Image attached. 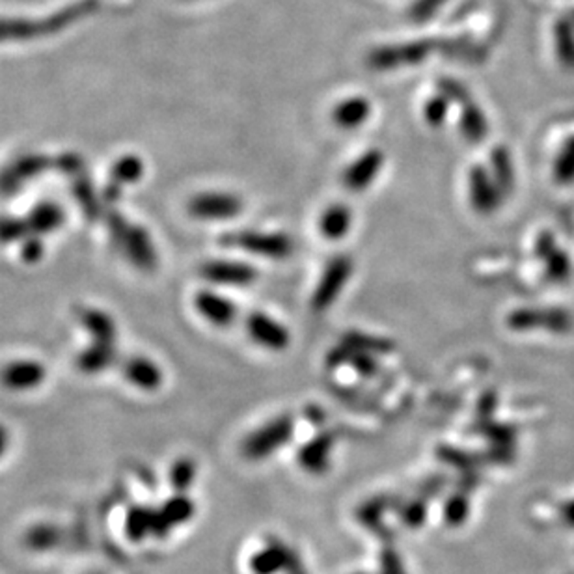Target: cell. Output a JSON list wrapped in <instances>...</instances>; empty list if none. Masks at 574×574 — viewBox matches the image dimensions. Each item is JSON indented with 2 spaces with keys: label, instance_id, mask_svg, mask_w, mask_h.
I'll return each instance as SVG.
<instances>
[{
  "label": "cell",
  "instance_id": "2",
  "mask_svg": "<svg viewBox=\"0 0 574 574\" xmlns=\"http://www.w3.org/2000/svg\"><path fill=\"white\" fill-rule=\"evenodd\" d=\"M295 433V421L292 416H278L267 421L263 427L256 429L247 437L241 446V452L250 461H261L276 453L282 446L292 441Z\"/></svg>",
  "mask_w": 574,
  "mask_h": 574
},
{
  "label": "cell",
  "instance_id": "12",
  "mask_svg": "<svg viewBox=\"0 0 574 574\" xmlns=\"http://www.w3.org/2000/svg\"><path fill=\"white\" fill-rule=\"evenodd\" d=\"M195 306L204 319L217 326H228L237 317V306L215 292H200L195 297Z\"/></svg>",
  "mask_w": 574,
  "mask_h": 574
},
{
  "label": "cell",
  "instance_id": "23",
  "mask_svg": "<svg viewBox=\"0 0 574 574\" xmlns=\"http://www.w3.org/2000/svg\"><path fill=\"white\" fill-rule=\"evenodd\" d=\"M554 179L561 185L574 181V136H570L554 161Z\"/></svg>",
  "mask_w": 574,
  "mask_h": 574
},
{
  "label": "cell",
  "instance_id": "35",
  "mask_svg": "<svg viewBox=\"0 0 574 574\" xmlns=\"http://www.w3.org/2000/svg\"><path fill=\"white\" fill-rule=\"evenodd\" d=\"M494 405H496V396L491 392V394L484 396V399H482V403H480V412H482L485 418H489V416L493 414V410H494Z\"/></svg>",
  "mask_w": 574,
  "mask_h": 574
},
{
  "label": "cell",
  "instance_id": "40",
  "mask_svg": "<svg viewBox=\"0 0 574 574\" xmlns=\"http://www.w3.org/2000/svg\"><path fill=\"white\" fill-rule=\"evenodd\" d=\"M569 17H570V21H572V23H574V10H572V12H570V16H569Z\"/></svg>",
  "mask_w": 574,
  "mask_h": 574
},
{
  "label": "cell",
  "instance_id": "18",
  "mask_svg": "<svg viewBox=\"0 0 574 574\" xmlns=\"http://www.w3.org/2000/svg\"><path fill=\"white\" fill-rule=\"evenodd\" d=\"M23 541L32 552L55 550L62 541V528L51 522H39L30 526L23 536Z\"/></svg>",
  "mask_w": 574,
  "mask_h": 574
},
{
  "label": "cell",
  "instance_id": "7",
  "mask_svg": "<svg viewBox=\"0 0 574 574\" xmlns=\"http://www.w3.org/2000/svg\"><path fill=\"white\" fill-rule=\"evenodd\" d=\"M468 186H470V204L480 215H491L502 206L504 193L485 166L475 165L470 170Z\"/></svg>",
  "mask_w": 574,
  "mask_h": 574
},
{
  "label": "cell",
  "instance_id": "31",
  "mask_svg": "<svg viewBox=\"0 0 574 574\" xmlns=\"http://www.w3.org/2000/svg\"><path fill=\"white\" fill-rule=\"evenodd\" d=\"M439 90L442 95H446V98L452 101V103H457V105H464L468 103L472 98H470V91L455 79H441L439 80Z\"/></svg>",
  "mask_w": 574,
  "mask_h": 574
},
{
  "label": "cell",
  "instance_id": "10",
  "mask_svg": "<svg viewBox=\"0 0 574 574\" xmlns=\"http://www.w3.org/2000/svg\"><path fill=\"white\" fill-rule=\"evenodd\" d=\"M382 166H385V154L380 150H367L344 172L345 188L353 190V193H362V190L371 186Z\"/></svg>",
  "mask_w": 574,
  "mask_h": 574
},
{
  "label": "cell",
  "instance_id": "36",
  "mask_svg": "<svg viewBox=\"0 0 574 574\" xmlns=\"http://www.w3.org/2000/svg\"><path fill=\"white\" fill-rule=\"evenodd\" d=\"M285 572L287 574H308L306 567L303 565V561H301V558L297 554L293 556V559H292V563H290V567H287Z\"/></svg>",
  "mask_w": 574,
  "mask_h": 574
},
{
  "label": "cell",
  "instance_id": "5",
  "mask_svg": "<svg viewBox=\"0 0 574 574\" xmlns=\"http://www.w3.org/2000/svg\"><path fill=\"white\" fill-rule=\"evenodd\" d=\"M507 324L516 332L545 328L554 334H565L572 330L574 319L561 308H520L507 315Z\"/></svg>",
  "mask_w": 574,
  "mask_h": 574
},
{
  "label": "cell",
  "instance_id": "16",
  "mask_svg": "<svg viewBox=\"0 0 574 574\" xmlns=\"http://www.w3.org/2000/svg\"><path fill=\"white\" fill-rule=\"evenodd\" d=\"M351 226H353V211L344 204L328 206L319 218V231L323 237L330 239V241L344 239L351 231Z\"/></svg>",
  "mask_w": 574,
  "mask_h": 574
},
{
  "label": "cell",
  "instance_id": "13",
  "mask_svg": "<svg viewBox=\"0 0 574 574\" xmlns=\"http://www.w3.org/2000/svg\"><path fill=\"white\" fill-rule=\"evenodd\" d=\"M295 552L287 548L278 539H271L263 550L254 554L250 559V567L254 574H276L280 570H287Z\"/></svg>",
  "mask_w": 574,
  "mask_h": 574
},
{
  "label": "cell",
  "instance_id": "22",
  "mask_svg": "<svg viewBox=\"0 0 574 574\" xmlns=\"http://www.w3.org/2000/svg\"><path fill=\"white\" fill-rule=\"evenodd\" d=\"M394 502L388 496H377L373 500H369L367 504H364L358 511V520L366 526V528L373 530V532H380L382 534V515L388 511V507Z\"/></svg>",
  "mask_w": 574,
  "mask_h": 574
},
{
  "label": "cell",
  "instance_id": "21",
  "mask_svg": "<svg viewBox=\"0 0 574 574\" xmlns=\"http://www.w3.org/2000/svg\"><path fill=\"white\" fill-rule=\"evenodd\" d=\"M491 175L494 177L496 185L500 186V190L505 195L513 193L515 188V166H513V159L507 148L504 146H496L491 154Z\"/></svg>",
  "mask_w": 574,
  "mask_h": 574
},
{
  "label": "cell",
  "instance_id": "27",
  "mask_svg": "<svg viewBox=\"0 0 574 574\" xmlns=\"http://www.w3.org/2000/svg\"><path fill=\"white\" fill-rule=\"evenodd\" d=\"M450 100L446 98V95L439 93L435 95L433 100H429L425 103V109H423V116H425V122L430 125V127H441L446 118H448V112H450Z\"/></svg>",
  "mask_w": 574,
  "mask_h": 574
},
{
  "label": "cell",
  "instance_id": "4",
  "mask_svg": "<svg viewBox=\"0 0 574 574\" xmlns=\"http://www.w3.org/2000/svg\"><path fill=\"white\" fill-rule=\"evenodd\" d=\"M224 245L241 249L254 256L267 260H285L293 254V241L283 233H260V231H239L226 235Z\"/></svg>",
  "mask_w": 574,
  "mask_h": 574
},
{
  "label": "cell",
  "instance_id": "17",
  "mask_svg": "<svg viewBox=\"0 0 574 574\" xmlns=\"http://www.w3.org/2000/svg\"><path fill=\"white\" fill-rule=\"evenodd\" d=\"M459 129L462 136L472 144L482 142L489 133V122L484 109L477 103H473L472 100L461 107Z\"/></svg>",
  "mask_w": 574,
  "mask_h": 574
},
{
  "label": "cell",
  "instance_id": "34",
  "mask_svg": "<svg viewBox=\"0 0 574 574\" xmlns=\"http://www.w3.org/2000/svg\"><path fill=\"white\" fill-rule=\"evenodd\" d=\"M439 455H441L442 461H446V462H450V464H453V466H459V468H472V466L475 464L473 457L464 455V453L459 452V450L442 448V450L439 452Z\"/></svg>",
  "mask_w": 574,
  "mask_h": 574
},
{
  "label": "cell",
  "instance_id": "29",
  "mask_svg": "<svg viewBox=\"0 0 574 574\" xmlns=\"http://www.w3.org/2000/svg\"><path fill=\"white\" fill-rule=\"evenodd\" d=\"M446 3L448 0H414L409 10V17L414 23H427L444 8Z\"/></svg>",
  "mask_w": 574,
  "mask_h": 574
},
{
  "label": "cell",
  "instance_id": "9",
  "mask_svg": "<svg viewBox=\"0 0 574 574\" xmlns=\"http://www.w3.org/2000/svg\"><path fill=\"white\" fill-rule=\"evenodd\" d=\"M247 332L258 345L269 351L280 353L292 344L290 330L263 312H252L247 317Z\"/></svg>",
  "mask_w": 574,
  "mask_h": 574
},
{
  "label": "cell",
  "instance_id": "38",
  "mask_svg": "<svg viewBox=\"0 0 574 574\" xmlns=\"http://www.w3.org/2000/svg\"><path fill=\"white\" fill-rule=\"evenodd\" d=\"M8 452V437H5L3 430H0V459H3Z\"/></svg>",
  "mask_w": 574,
  "mask_h": 574
},
{
  "label": "cell",
  "instance_id": "39",
  "mask_svg": "<svg viewBox=\"0 0 574 574\" xmlns=\"http://www.w3.org/2000/svg\"><path fill=\"white\" fill-rule=\"evenodd\" d=\"M80 574H111V572L105 569H88V570H82Z\"/></svg>",
  "mask_w": 574,
  "mask_h": 574
},
{
  "label": "cell",
  "instance_id": "26",
  "mask_svg": "<svg viewBox=\"0 0 574 574\" xmlns=\"http://www.w3.org/2000/svg\"><path fill=\"white\" fill-rule=\"evenodd\" d=\"M332 356L336 358L338 362L351 364L353 367H356V369H358L360 373H364V375H371V373L377 371V364H375V360L369 356V353L360 351V349H355V347L344 345V347L338 349L336 353H332Z\"/></svg>",
  "mask_w": 574,
  "mask_h": 574
},
{
  "label": "cell",
  "instance_id": "24",
  "mask_svg": "<svg viewBox=\"0 0 574 574\" xmlns=\"http://www.w3.org/2000/svg\"><path fill=\"white\" fill-rule=\"evenodd\" d=\"M541 261H545V269H547L548 280H552V282H567L570 278V272H572L570 260L558 247L552 249L547 256H543Z\"/></svg>",
  "mask_w": 574,
  "mask_h": 574
},
{
  "label": "cell",
  "instance_id": "1",
  "mask_svg": "<svg viewBox=\"0 0 574 574\" xmlns=\"http://www.w3.org/2000/svg\"><path fill=\"white\" fill-rule=\"evenodd\" d=\"M433 53H442L450 58L464 62H482L485 58V47L466 37L414 39L377 47V49L367 55V64L371 69L377 71H392L418 66Z\"/></svg>",
  "mask_w": 574,
  "mask_h": 574
},
{
  "label": "cell",
  "instance_id": "15",
  "mask_svg": "<svg viewBox=\"0 0 574 574\" xmlns=\"http://www.w3.org/2000/svg\"><path fill=\"white\" fill-rule=\"evenodd\" d=\"M369 116H371V103L369 100L360 98V95L340 101L332 111V122L345 131H355L362 127L369 120Z\"/></svg>",
  "mask_w": 574,
  "mask_h": 574
},
{
  "label": "cell",
  "instance_id": "8",
  "mask_svg": "<svg viewBox=\"0 0 574 574\" xmlns=\"http://www.w3.org/2000/svg\"><path fill=\"white\" fill-rule=\"evenodd\" d=\"M188 211L202 220H229L241 215L243 200L229 193H204L190 200Z\"/></svg>",
  "mask_w": 574,
  "mask_h": 574
},
{
  "label": "cell",
  "instance_id": "11",
  "mask_svg": "<svg viewBox=\"0 0 574 574\" xmlns=\"http://www.w3.org/2000/svg\"><path fill=\"white\" fill-rule=\"evenodd\" d=\"M202 276L222 285H250L258 280V271L249 263L211 261L204 265Z\"/></svg>",
  "mask_w": 574,
  "mask_h": 574
},
{
  "label": "cell",
  "instance_id": "28",
  "mask_svg": "<svg viewBox=\"0 0 574 574\" xmlns=\"http://www.w3.org/2000/svg\"><path fill=\"white\" fill-rule=\"evenodd\" d=\"M468 509H470L468 496L464 493H457L448 498L444 505V518L450 526H461L468 516Z\"/></svg>",
  "mask_w": 574,
  "mask_h": 574
},
{
  "label": "cell",
  "instance_id": "6",
  "mask_svg": "<svg viewBox=\"0 0 574 574\" xmlns=\"http://www.w3.org/2000/svg\"><path fill=\"white\" fill-rule=\"evenodd\" d=\"M122 532L125 541L131 545H142L150 537L163 539L168 536L166 528L163 526L159 509H152L148 505H134L127 509L122 524Z\"/></svg>",
  "mask_w": 574,
  "mask_h": 574
},
{
  "label": "cell",
  "instance_id": "25",
  "mask_svg": "<svg viewBox=\"0 0 574 574\" xmlns=\"http://www.w3.org/2000/svg\"><path fill=\"white\" fill-rule=\"evenodd\" d=\"M197 475V464L190 459H179L170 470V484L177 494H183L190 489Z\"/></svg>",
  "mask_w": 574,
  "mask_h": 574
},
{
  "label": "cell",
  "instance_id": "14",
  "mask_svg": "<svg viewBox=\"0 0 574 574\" xmlns=\"http://www.w3.org/2000/svg\"><path fill=\"white\" fill-rule=\"evenodd\" d=\"M334 439L330 433H321L299 452V462L304 470L312 473H324L330 468V455L334 448Z\"/></svg>",
  "mask_w": 574,
  "mask_h": 574
},
{
  "label": "cell",
  "instance_id": "37",
  "mask_svg": "<svg viewBox=\"0 0 574 574\" xmlns=\"http://www.w3.org/2000/svg\"><path fill=\"white\" fill-rule=\"evenodd\" d=\"M563 518L567 524L574 526V500L569 502L565 507H563Z\"/></svg>",
  "mask_w": 574,
  "mask_h": 574
},
{
  "label": "cell",
  "instance_id": "32",
  "mask_svg": "<svg viewBox=\"0 0 574 574\" xmlns=\"http://www.w3.org/2000/svg\"><path fill=\"white\" fill-rule=\"evenodd\" d=\"M380 574H407L396 548L385 547L380 552Z\"/></svg>",
  "mask_w": 574,
  "mask_h": 574
},
{
  "label": "cell",
  "instance_id": "30",
  "mask_svg": "<svg viewBox=\"0 0 574 574\" xmlns=\"http://www.w3.org/2000/svg\"><path fill=\"white\" fill-rule=\"evenodd\" d=\"M399 516L403 520V524H407L409 528H418L420 524H423L425 516H427V504L423 498H416L409 504H405L399 511Z\"/></svg>",
  "mask_w": 574,
  "mask_h": 574
},
{
  "label": "cell",
  "instance_id": "20",
  "mask_svg": "<svg viewBox=\"0 0 574 574\" xmlns=\"http://www.w3.org/2000/svg\"><path fill=\"white\" fill-rule=\"evenodd\" d=\"M554 47L559 64L574 69V23L570 17H561L554 23Z\"/></svg>",
  "mask_w": 574,
  "mask_h": 574
},
{
  "label": "cell",
  "instance_id": "19",
  "mask_svg": "<svg viewBox=\"0 0 574 574\" xmlns=\"http://www.w3.org/2000/svg\"><path fill=\"white\" fill-rule=\"evenodd\" d=\"M159 515H161L165 528L170 534L174 528H177V526L188 522L195 516V502L186 494H175L168 502L163 504V507L159 509Z\"/></svg>",
  "mask_w": 574,
  "mask_h": 574
},
{
  "label": "cell",
  "instance_id": "33",
  "mask_svg": "<svg viewBox=\"0 0 574 574\" xmlns=\"http://www.w3.org/2000/svg\"><path fill=\"white\" fill-rule=\"evenodd\" d=\"M485 435L491 441H494L498 446H507L515 439V429L509 427V425L491 423L489 427H485Z\"/></svg>",
  "mask_w": 574,
  "mask_h": 574
},
{
  "label": "cell",
  "instance_id": "3",
  "mask_svg": "<svg viewBox=\"0 0 574 574\" xmlns=\"http://www.w3.org/2000/svg\"><path fill=\"white\" fill-rule=\"evenodd\" d=\"M353 271H355L353 258L345 256V254L334 256L326 263V267L321 274V280H319L315 292H314V297H312V306L315 312H324L338 301L345 283L353 276Z\"/></svg>",
  "mask_w": 574,
  "mask_h": 574
}]
</instances>
